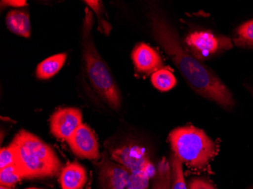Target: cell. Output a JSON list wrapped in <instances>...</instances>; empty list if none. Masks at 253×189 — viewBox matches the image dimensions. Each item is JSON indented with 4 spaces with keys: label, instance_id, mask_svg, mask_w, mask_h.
<instances>
[{
    "label": "cell",
    "instance_id": "obj_1",
    "mask_svg": "<svg viewBox=\"0 0 253 189\" xmlns=\"http://www.w3.org/2000/svg\"><path fill=\"white\" fill-rule=\"evenodd\" d=\"M148 18L153 38L174 62L189 86L203 97L227 110H232L235 106L232 92L212 71L183 47L175 28L155 10L149 11Z\"/></svg>",
    "mask_w": 253,
    "mask_h": 189
},
{
    "label": "cell",
    "instance_id": "obj_2",
    "mask_svg": "<svg viewBox=\"0 0 253 189\" xmlns=\"http://www.w3.org/2000/svg\"><path fill=\"white\" fill-rule=\"evenodd\" d=\"M93 23L94 20L92 11L89 8H86L82 31V48L85 71L91 86L98 96L109 107L114 110H118L122 104V96L109 67L95 46L92 38Z\"/></svg>",
    "mask_w": 253,
    "mask_h": 189
},
{
    "label": "cell",
    "instance_id": "obj_3",
    "mask_svg": "<svg viewBox=\"0 0 253 189\" xmlns=\"http://www.w3.org/2000/svg\"><path fill=\"white\" fill-rule=\"evenodd\" d=\"M11 145L23 179L52 177L60 171L62 163L53 149L32 133L21 130Z\"/></svg>",
    "mask_w": 253,
    "mask_h": 189
},
{
    "label": "cell",
    "instance_id": "obj_4",
    "mask_svg": "<svg viewBox=\"0 0 253 189\" xmlns=\"http://www.w3.org/2000/svg\"><path fill=\"white\" fill-rule=\"evenodd\" d=\"M169 139L173 153L193 170H206L218 152V146L214 141L196 126L175 128Z\"/></svg>",
    "mask_w": 253,
    "mask_h": 189
},
{
    "label": "cell",
    "instance_id": "obj_5",
    "mask_svg": "<svg viewBox=\"0 0 253 189\" xmlns=\"http://www.w3.org/2000/svg\"><path fill=\"white\" fill-rule=\"evenodd\" d=\"M184 43L189 52L198 60L231 49L234 45L231 38L217 36L209 31L191 33L184 39Z\"/></svg>",
    "mask_w": 253,
    "mask_h": 189
},
{
    "label": "cell",
    "instance_id": "obj_6",
    "mask_svg": "<svg viewBox=\"0 0 253 189\" xmlns=\"http://www.w3.org/2000/svg\"><path fill=\"white\" fill-rule=\"evenodd\" d=\"M99 175L103 189H132L130 172L105 154L99 163Z\"/></svg>",
    "mask_w": 253,
    "mask_h": 189
},
{
    "label": "cell",
    "instance_id": "obj_7",
    "mask_svg": "<svg viewBox=\"0 0 253 189\" xmlns=\"http://www.w3.org/2000/svg\"><path fill=\"white\" fill-rule=\"evenodd\" d=\"M82 123V113L79 109H59L51 116V133L57 139L67 141Z\"/></svg>",
    "mask_w": 253,
    "mask_h": 189
},
{
    "label": "cell",
    "instance_id": "obj_8",
    "mask_svg": "<svg viewBox=\"0 0 253 189\" xmlns=\"http://www.w3.org/2000/svg\"><path fill=\"white\" fill-rule=\"evenodd\" d=\"M71 150L77 157L88 160H99L100 153L97 139L93 130L85 123L77 129L67 140Z\"/></svg>",
    "mask_w": 253,
    "mask_h": 189
},
{
    "label": "cell",
    "instance_id": "obj_9",
    "mask_svg": "<svg viewBox=\"0 0 253 189\" xmlns=\"http://www.w3.org/2000/svg\"><path fill=\"white\" fill-rule=\"evenodd\" d=\"M112 160L122 165L130 173L144 170L154 166L149 160L144 148L136 145L122 146L112 151Z\"/></svg>",
    "mask_w": 253,
    "mask_h": 189
},
{
    "label": "cell",
    "instance_id": "obj_10",
    "mask_svg": "<svg viewBox=\"0 0 253 189\" xmlns=\"http://www.w3.org/2000/svg\"><path fill=\"white\" fill-rule=\"evenodd\" d=\"M132 60L140 73L153 75L163 68V61L159 52L146 43H139L131 54Z\"/></svg>",
    "mask_w": 253,
    "mask_h": 189
},
{
    "label": "cell",
    "instance_id": "obj_11",
    "mask_svg": "<svg viewBox=\"0 0 253 189\" xmlns=\"http://www.w3.org/2000/svg\"><path fill=\"white\" fill-rule=\"evenodd\" d=\"M86 181V170L78 162L68 163L61 171L59 182L62 189H82Z\"/></svg>",
    "mask_w": 253,
    "mask_h": 189
},
{
    "label": "cell",
    "instance_id": "obj_12",
    "mask_svg": "<svg viewBox=\"0 0 253 189\" xmlns=\"http://www.w3.org/2000/svg\"><path fill=\"white\" fill-rule=\"evenodd\" d=\"M7 28L11 33L22 38L31 37V25L30 16L24 10H11L5 17Z\"/></svg>",
    "mask_w": 253,
    "mask_h": 189
},
{
    "label": "cell",
    "instance_id": "obj_13",
    "mask_svg": "<svg viewBox=\"0 0 253 189\" xmlns=\"http://www.w3.org/2000/svg\"><path fill=\"white\" fill-rule=\"evenodd\" d=\"M66 59V53L56 54L46 58L37 67V77L40 79H50L62 69Z\"/></svg>",
    "mask_w": 253,
    "mask_h": 189
},
{
    "label": "cell",
    "instance_id": "obj_14",
    "mask_svg": "<svg viewBox=\"0 0 253 189\" xmlns=\"http://www.w3.org/2000/svg\"><path fill=\"white\" fill-rule=\"evenodd\" d=\"M151 82L156 89L168 92L176 86L177 79L170 70L162 68L152 75Z\"/></svg>",
    "mask_w": 253,
    "mask_h": 189
},
{
    "label": "cell",
    "instance_id": "obj_15",
    "mask_svg": "<svg viewBox=\"0 0 253 189\" xmlns=\"http://www.w3.org/2000/svg\"><path fill=\"white\" fill-rule=\"evenodd\" d=\"M154 177L153 189H170L171 167L167 159L164 157L159 162Z\"/></svg>",
    "mask_w": 253,
    "mask_h": 189
},
{
    "label": "cell",
    "instance_id": "obj_16",
    "mask_svg": "<svg viewBox=\"0 0 253 189\" xmlns=\"http://www.w3.org/2000/svg\"><path fill=\"white\" fill-rule=\"evenodd\" d=\"M234 42L237 46L253 48V19L246 21L237 28Z\"/></svg>",
    "mask_w": 253,
    "mask_h": 189
},
{
    "label": "cell",
    "instance_id": "obj_17",
    "mask_svg": "<svg viewBox=\"0 0 253 189\" xmlns=\"http://www.w3.org/2000/svg\"><path fill=\"white\" fill-rule=\"evenodd\" d=\"M170 163L171 167L170 189H187L183 176V163L174 153L171 155Z\"/></svg>",
    "mask_w": 253,
    "mask_h": 189
},
{
    "label": "cell",
    "instance_id": "obj_18",
    "mask_svg": "<svg viewBox=\"0 0 253 189\" xmlns=\"http://www.w3.org/2000/svg\"><path fill=\"white\" fill-rule=\"evenodd\" d=\"M154 166L130 173L132 189H149V180L156 175Z\"/></svg>",
    "mask_w": 253,
    "mask_h": 189
},
{
    "label": "cell",
    "instance_id": "obj_19",
    "mask_svg": "<svg viewBox=\"0 0 253 189\" xmlns=\"http://www.w3.org/2000/svg\"><path fill=\"white\" fill-rule=\"evenodd\" d=\"M22 179V175L17 165L0 170V183L2 186L12 187Z\"/></svg>",
    "mask_w": 253,
    "mask_h": 189
},
{
    "label": "cell",
    "instance_id": "obj_20",
    "mask_svg": "<svg viewBox=\"0 0 253 189\" xmlns=\"http://www.w3.org/2000/svg\"><path fill=\"white\" fill-rule=\"evenodd\" d=\"M86 5L94 11L95 13L97 15L98 24H99V28L101 32L106 34V35L109 34L111 30V25L109 22L105 20L103 15H104V9L102 6V3L100 1H95V0H86L84 1Z\"/></svg>",
    "mask_w": 253,
    "mask_h": 189
},
{
    "label": "cell",
    "instance_id": "obj_21",
    "mask_svg": "<svg viewBox=\"0 0 253 189\" xmlns=\"http://www.w3.org/2000/svg\"><path fill=\"white\" fill-rule=\"evenodd\" d=\"M16 163V153L13 146L10 144L8 147L2 148L0 151V170Z\"/></svg>",
    "mask_w": 253,
    "mask_h": 189
},
{
    "label": "cell",
    "instance_id": "obj_22",
    "mask_svg": "<svg viewBox=\"0 0 253 189\" xmlns=\"http://www.w3.org/2000/svg\"><path fill=\"white\" fill-rule=\"evenodd\" d=\"M187 189H216L208 180L202 178H195L190 180Z\"/></svg>",
    "mask_w": 253,
    "mask_h": 189
},
{
    "label": "cell",
    "instance_id": "obj_23",
    "mask_svg": "<svg viewBox=\"0 0 253 189\" xmlns=\"http://www.w3.org/2000/svg\"><path fill=\"white\" fill-rule=\"evenodd\" d=\"M1 4L13 8H23L27 5V2L25 0H5L1 1Z\"/></svg>",
    "mask_w": 253,
    "mask_h": 189
},
{
    "label": "cell",
    "instance_id": "obj_24",
    "mask_svg": "<svg viewBox=\"0 0 253 189\" xmlns=\"http://www.w3.org/2000/svg\"><path fill=\"white\" fill-rule=\"evenodd\" d=\"M246 88H247V90L249 91V92H250V94H251L252 96L253 97V87H252V86H249V85H246Z\"/></svg>",
    "mask_w": 253,
    "mask_h": 189
},
{
    "label": "cell",
    "instance_id": "obj_25",
    "mask_svg": "<svg viewBox=\"0 0 253 189\" xmlns=\"http://www.w3.org/2000/svg\"><path fill=\"white\" fill-rule=\"evenodd\" d=\"M0 189H10V188L1 186V187H0Z\"/></svg>",
    "mask_w": 253,
    "mask_h": 189
},
{
    "label": "cell",
    "instance_id": "obj_26",
    "mask_svg": "<svg viewBox=\"0 0 253 189\" xmlns=\"http://www.w3.org/2000/svg\"><path fill=\"white\" fill-rule=\"evenodd\" d=\"M247 189H253V185H252V186H250V187L248 188Z\"/></svg>",
    "mask_w": 253,
    "mask_h": 189
},
{
    "label": "cell",
    "instance_id": "obj_27",
    "mask_svg": "<svg viewBox=\"0 0 253 189\" xmlns=\"http://www.w3.org/2000/svg\"><path fill=\"white\" fill-rule=\"evenodd\" d=\"M37 189V188H30V189Z\"/></svg>",
    "mask_w": 253,
    "mask_h": 189
}]
</instances>
